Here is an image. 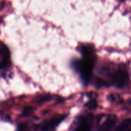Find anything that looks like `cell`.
Masks as SVG:
<instances>
[{
    "label": "cell",
    "instance_id": "1",
    "mask_svg": "<svg viewBox=\"0 0 131 131\" xmlns=\"http://www.w3.org/2000/svg\"><path fill=\"white\" fill-rule=\"evenodd\" d=\"M94 58L83 57V60H77L73 63L74 69L79 73L84 84H88L91 80L94 65Z\"/></svg>",
    "mask_w": 131,
    "mask_h": 131
},
{
    "label": "cell",
    "instance_id": "2",
    "mask_svg": "<svg viewBox=\"0 0 131 131\" xmlns=\"http://www.w3.org/2000/svg\"><path fill=\"white\" fill-rule=\"evenodd\" d=\"M111 84L118 89H123L128 84L129 75L128 71L125 69L120 68L111 74Z\"/></svg>",
    "mask_w": 131,
    "mask_h": 131
},
{
    "label": "cell",
    "instance_id": "3",
    "mask_svg": "<svg viewBox=\"0 0 131 131\" xmlns=\"http://www.w3.org/2000/svg\"><path fill=\"white\" fill-rule=\"evenodd\" d=\"M67 117L65 115H56L42 122L38 128L40 131H54Z\"/></svg>",
    "mask_w": 131,
    "mask_h": 131
},
{
    "label": "cell",
    "instance_id": "4",
    "mask_svg": "<svg viewBox=\"0 0 131 131\" xmlns=\"http://www.w3.org/2000/svg\"><path fill=\"white\" fill-rule=\"evenodd\" d=\"M93 127V116L91 115L80 116L75 131H91Z\"/></svg>",
    "mask_w": 131,
    "mask_h": 131
},
{
    "label": "cell",
    "instance_id": "5",
    "mask_svg": "<svg viewBox=\"0 0 131 131\" xmlns=\"http://www.w3.org/2000/svg\"><path fill=\"white\" fill-rule=\"evenodd\" d=\"M117 121V118L115 115L107 116L106 120L99 126L97 131H110L115 127Z\"/></svg>",
    "mask_w": 131,
    "mask_h": 131
},
{
    "label": "cell",
    "instance_id": "6",
    "mask_svg": "<svg viewBox=\"0 0 131 131\" xmlns=\"http://www.w3.org/2000/svg\"><path fill=\"white\" fill-rule=\"evenodd\" d=\"M130 124V119L128 118L126 120H124L118 126L116 127V129L114 131H126V130L129 129V126Z\"/></svg>",
    "mask_w": 131,
    "mask_h": 131
},
{
    "label": "cell",
    "instance_id": "7",
    "mask_svg": "<svg viewBox=\"0 0 131 131\" xmlns=\"http://www.w3.org/2000/svg\"><path fill=\"white\" fill-rule=\"evenodd\" d=\"M51 99H52V97L50 95H40L35 99V102L37 104H42L46 102H48Z\"/></svg>",
    "mask_w": 131,
    "mask_h": 131
},
{
    "label": "cell",
    "instance_id": "8",
    "mask_svg": "<svg viewBox=\"0 0 131 131\" xmlns=\"http://www.w3.org/2000/svg\"><path fill=\"white\" fill-rule=\"evenodd\" d=\"M86 107L90 110H94L97 108V104L95 100H91L86 104Z\"/></svg>",
    "mask_w": 131,
    "mask_h": 131
},
{
    "label": "cell",
    "instance_id": "9",
    "mask_svg": "<svg viewBox=\"0 0 131 131\" xmlns=\"http://www.w3.org/2000/svg\"><path fill=\"white\" fill-rule=\"evenodd\" d=\"M33 108L31 106H28V107H24L23 110V112H22V116H27L30 115L31 114L33 113Z\"/></svg>",
    "mask_w": 131,
    "mask_h": 131
},
{
    "label": "cell",
    "instance_id": "10",
    "mask_svg": "<svg viewBox=\"0 0 131 131\" xmlns=\"http://www.w3.org/2000/svg\"><path fill=\"white\" fill-rule=\"evenodd\" d=\"M27 125L26 124H20L17 126L15 131H24L26 129Z\"/></svg>",
    "mask_w": 131,
    "mask_h": 131
},
{
    "label": "cell",
    "instance_id": "11",
    "mask_svg": "<svg viewBox=\"0 0 131 131\" xmlns=\"http://www.w3.org/2000/svg\"><path fill=\"white\" fill-rule=\"evenodd\" d=\"M119 1H125V0H119Z\"/></svg>",
    "mask_w": 131,
    "mask_h": 131
},
{
    "label": "cell",
    "instance_id": "12",
    "mask_svg": "<svg viewBox=\"0 0 131 131\" xmlns=\"http://www.w3.org/2000/svg\"><path fill=\"white\" fill-rule=\"evenodd\" d=\"M127 131H130V129H127Z\"/></svg>",
    "mask_w": 131,
    "mask_h": 131
}]
</instances>
